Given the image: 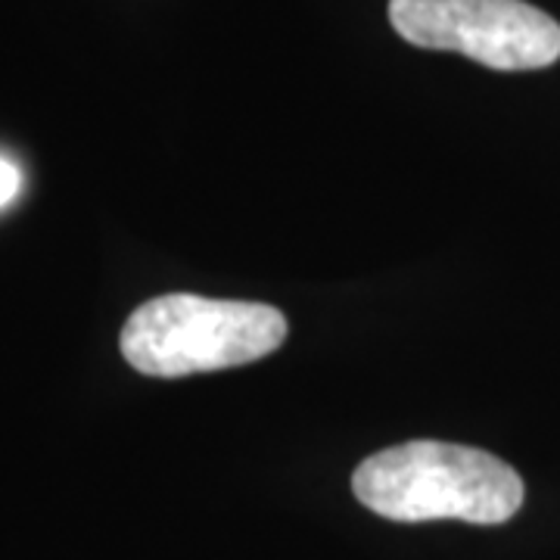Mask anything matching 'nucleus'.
I'll list each match as a JSON object with an SVG mask.
<instances>
[{
    "instance_id": "obj_3",
    "label": "nucleus",
    "mask_w": 560,
    "mask_h": 560,
    "mask_svg": "<svg viewBox=\"0 0 560 560\" xmlns=\"http://www.w3.org/2000/svg\"><path fill=\"white\" fill-rule=\"evenodd\" d=\"M389 22L418 47L464 54L499 72L560 60V25L526 0H389Z\"/></svg>"
},
{
    "instance_id": "obj_2",
    "label": "nucleus",
    "mask_w": 560,
    "mask_h": 560,
    "mask_svg": "<svg viewBox=\"0 0 560 560\" xmlns=\"http://www.w3.org/2000/svg\"><path fill=\"white\" fill-rule=\"evenodd\" d=\"M287 340V318L265 302L172 293L140 305L121 327V355L147 377H187L249 364Z\"/></svg>"
},
{
    "instance_id": "obj_1",
    "label": "nucleus",
    "mask_w": 560,
    "mask_h": 560,
    "mask_svg": "<svg viewBox=\"0 0 560 560\" xmlns=\"http://www.w3.org/2000/svg\"><path fill=\"white\" fill-rule=\"evenodd\" d=\"M355 499L386 521H464L495 526L523 504L521 474L482 448L405 442L364 458L352 477Z\"/></svg>"
},
{
    "instance_id": "obj_4",
    "label": "nucleus",
    "mask_w": 560,
    "mask_h": 560,
    "mask_svg": "<svg viewBox=\"0 0 560 560\" xmlns=\"http://www.w3.org/2000/svg\"><path fill=\"white\" fill-rule=\"evenodd\" d=\"M20 190H22L20 165L0 156V209L16 200V197H20Z\"/></svg>"
}]
</instances>
